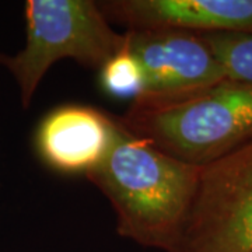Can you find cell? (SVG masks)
Listing matches in <instances>:
<instances>
[{
	"instance_id": "9",
	"label": "cell",
	"mask_w": 252,
	"mask_h": 252,
	"mask_svg": "<svg viewBox=\"0 0 252 252\" xmlns=\"http://www.w3.org/2000/svg\"><path fill=\"white\" fill-rule=\"evenodd\" d=\"M224 70L225 79L252 83V35L202 34Z\"/></svg>"
},
{
	"instance_id": "2",
	"label": "cell",
	"mask_w": 252,
	"mask_h": 252,
	"mask_svg": "<svg viewBox=\"0 0 252 252\" xmlns=\"http://www.w3.org/2000/svg\"><path fill=\"white\" fill-rule=\"evenodd\" d=\"M118 124L181 161L203 167L252 142V83L225 80L178 95H142Z\"/></svg>"
},
{
	"instance_id": "5",
	"label": "cell",
	"mask_w": 252,
	"mask_h": 252,
	"mask_svg": "<svg viewBox=\"0 0 252 252\" xmlns=\"http://www.w3.org/2000/svg\"><path fill=\"white\" fill-rule=\"evenodd\" d=\"M127 46L144 74L143 95H178L225 80L202 34L177 28L126 30Z\"/></svg>"
},
{
	"instance_id": "6",
	"label": "cell",
	"mask_w": 252,
	"mask_h": 252,
	"mask_svg": "<svg viewBox=\"0 0 252 252\" xmlns=\"http://www.w3.org/2000/svg\"><path fill=\"white\" fill-rule=\"evenodd\" d=\"M117 132L114 117L89 105L67 104L44 117L36 129L35 146L51 168L87 175L105 160Z\"/></svg>"
},
{
	"instance_id": "7",
	"label": "cell",
	"mask_w": 252,
	"mask_h": 252,
	"mask_svg": "<svg viewBox=\"0 0 252 252\" xmlns=\"http://www.w3.org/2000/svg\"><path fill=\"white\" fill-rule=\"evenodd\" d=\"M98 6L108 21L127 30L252 35V0H109L98 1Z\"/></svg>"
},
{
	"instance_id": "3",
	"label": "cell",
	"mask_w": 252,
	"mask_h": 252,
	"mask_svg": "<svg viewBox=\"0 0 252 252\" xmlns=\"http://www.w3.org/2000/svg\"><path fill=\"white\" fill-rule=\"evenodd\" d=\"M27 42L16 56L0 55V63L14 74L28 108L38 84L61 59H74L87 67L101 66L125 44L91 0H28Z\"/></svg>"
},
{
	"instance_id": "1",
	"label": "cell",
	"mask_w": 252,
	"mask_h": 252,
	"mask_svg": "<svg viewBox=\"0 0 252 252\" xmlns=\"http://www.w3.org/2000/svg\"><path fill=\"white\" fill-rule=\"evenodd\" d=\"M200 171L202 167L174 158L118 124L109 154L86 177L111 202L118 234L144 247L178 252Z\"/></svg>"
},
{
	"instance_id": "8",
	"label": "cell",
	"mask_w": 252,
	"mask_h": 252,
	"mask_svg": "<svg viewBox=\"0 0 252 252\" xmlns=\"http://www.w3.org/2000/svg\"><path fill=\"white\" fill-rule=\"evenodd\" d=\"M125 44L112 58H109L99 69L101 87L109 97L119 99H132V102L144 94L143 69L135 55Z\"/></svg>"
},
{
	"instance_id": "4",
	"label": "cell",
	"mask_w": 252,
	"mask_h": 252,
	"mask_svg": "<svg viewBox=\"0 0 252 252\" xmlns=\"http://www.w3.org/2000/svg\"><path fill=\"white\" fill-rule=\"evenodd\" d=\"M178 252H252V142L202 167Z\"/></svg>"
}]
</instances>
